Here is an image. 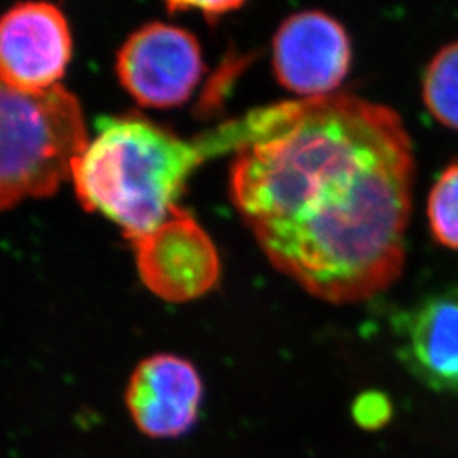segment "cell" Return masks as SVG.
<instances>
[{"label":"cell","mask_w":458,"mask_h":458,"mask_svg":"<svg viewBox=\"0 0 458 458\" xmlns=\"http://www.w3.org/2000/svg\"><path fill=\"white\" fill-rule=\"evenodd\" d=\"M66 17L47 2L17 4L0 16V81L21 92L60 85L72 60Z\"/></svg>","instance_id":"52a82bcc"},{"label":"cell","mask_w":458,"mask_h":458,"mask_svg":"<svg viewBox=\"0 0 458 458\" xmlns=\"http://www.w3.org/2000/svg\"><path fill=\"white\" fill-rule=\"evenodd\" d=\"M428 221L440 245L458 250V164L446 166L428 197Z\"/></svg>","instance_id":"8fae6325"},{"label":"cell","mask_w":458,"mask_h":458,"mask_svg":"<svg viewBox=\"0 0 458 458\" xmlns=\"http://www.w3.org/2000/svg\"><path fill=\"white\" fill-rule=\"evenodd\" d=\"M229 194L265 257L308 294L359 304L403 274L416 174L404 121L350 94L260 107L216 128Z\"/></svg>","instance_id":"6da1fadb"},{"label":"cell","mask_w":458,"mask_h":458,"mask_svg":"<svg viewBox=\"0 0 458 458\" xmlns=\"http://www.w3.org/2000/svg\"><path fill=\"white\" fill-rule=\"evenodd\" d=\"M211 157L204 136L183 140L145 115H113L98 121L70 179L83 208L114 221L131 242L164 223Z\"/></svg>","instance_id":"7a4b0ae2"},{"label":"cell","mask_w":458,"mask_h":458,"mask_svg":"<svg viewBox=\"0 0 458 458\" xmlns=\"http://www.w3.org/2000/svg\"><path fill=\"white\" fill-rule=\"evenodd\" d=\"M397 357L426 387L458 395V285L426 295L394 321Z\"/></svg>","instance_id":"9c48e42d"},{"label":"cell","mask_w":458,"mask_h":458,"mask_svg":"<svg viewBox=\"0 0 458 458\" xmlns=\"http://www.w3.org/2000/svg\"><path fill=\"white\" fill-rule=\"evenodd\" d=\"M131 243L140 277L160 299H199L219 282L221 260L211 236L179 206L162 225Z\"/></svg>","instance_id":"5b68a950"},{"label":"cell","mask_w":458,"mask_h":458,"mask_svg":"<svg viewBox=\"0 0 458 458\" xmlns=\"http://www.w3.org/2000/svg\"><path fill=\"white\" fill-rule=\"evenodd\" d=\"M202 49L187 30L148 22L117 51L115 73L140 106L170 109L187 102L204 75Z\"/></svg>","instance_id":"277c9868"},{"label":"cell","mask_w":458,"mask_h":458,"mask_svg":"<svg viewBox=\"0 0 458 458\" xmlns=\"http://www.w3.org/2000/svg\"><path fill=\"white\" fill-rule=\"evenodd\" d=\"M124 399L141 435L151 440H177L199 423L204 384L192 361L158 353L134 369Z\"/></svg>","instance_id":"ba28073f"},{"label":"cell","mask_w":458,"mask_h":458,"mask_svg":"<svg viewBox=\"0 0 458 458\" xmlns=\"http://www.w3.org/2000/svg\"><path fill=\"white\" fill-rule=\"evenodd\" d=\"M352 56L344 24L321 11L287 17L272 43L278 83L302 98L331 96L348 75Z\"/></svg>","instance_id":"8992f818"},{"label":"cell","mask_w":458,"mask_h":458,"mask_svg":"<svg viewBox=\"0 0 458 458\" xmlns=\"http://www.w3.org/2000/svg\"><path fill=\"white\" fill-rule=\"evenodd\" d=\"M423 100L438 123L458 131V41L443 47L429 62Z\"/></svg>","instance_id":"30bf717a"},{"label":"cell","mask_w":458,"mask_h":458,"mask_svg":"<svg viewBox=\"0 0 458 458\" xmlns=\"http://www.w3.org/2000/svg\"><path fill=\"white\" fill-rule=\"evenodd\" d=\"M87 143L82 106L62 83L31 94L0 81V211L55 194Z\"/></svg>","instance_id":"3957f363"},{"label":"cell","mask_w":458,"mask_h":458,"mask_svg":"<svg viewBox=\"0 0 458 458\" xmlns=\"http://www.w3.org/2000/svg\"><path fill=\"white\" fill-rule=\"evenodd\" d=\"M242 2H175L168 4L170 13L175 11H200L202 17L214 24L217 19L226 16L229 13L240 9Z\"/></svg>","instance_id":"4fadbf2b"},{"label":"cell","mask_w":458,"mask_h":458,"mask_svg":"<svg viewBox=\"0 0 458 458\" xmlns=\"http://www.w3.org/2000/svg\"><path fill=\"white\" fill-rule=\"evenodd\" d=\"M352 414L357 425L365 429H378L389 423L393 404L386 394L363 393L353 403Z\"/></svg>","instance_id":"7c38bea8"}]
</instances>
